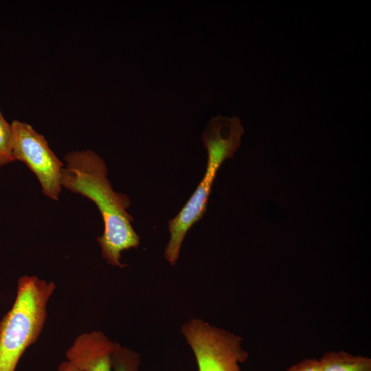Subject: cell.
Masks as SVG:
<instances>
[{"label": "cell", "mask_w": 371, "mask_h": 371, "mask_svg": "<svg viewBox=\"0 0 371 371\" xmlns=\"http://www.w3.org/2000/svg\"><path fill=\"white\" fill-rule=\"evenodd\" d=\"M243 133L240 121L235 116L218 115L207 122L201 136L207 153L205 175L183 207L168 222L170 239L164 256L171 265L177 264L187 232L203 218L216 172L225 159L234 157Z\"/></svg>", "instance_id": "obj_2"}, {"label": "cell", "mask_w": 371, "mask_h": 371, "mask_svg": "<svg viewBox=\"0 0 371 371\" xmlns=\"http://www.w3.org/2000/svg\"><path fill=\"white\" fill-rule=\"evenodd\" d=\"M15 161L12 155V130L0 108V168Z\"/></svg>", "instance_id": "obj_9"}, {"label": "cell", "mask_w": 371, "mask_h": 371, "mask_svg": "<svg viewBox=\"0 0 371 371\" xmlns=\"http://www.w3.org/2000/svg\"><path fill=\"white\" fill-rule=\"evenodd\" d=\"M114 342L102 331L79 335L66 352V359L79 371H113Z\"/></svg>", "instance_id": "obj_6"}, {"label": "cell", "mask_w": 371, "mask_h": 371, "mask_svg": "<svg viewBox=\"0 0 371 371\" xmlns=\"http://www.w3.org/2000/svg\"><path fill=\"white\" fill-rule=\"evenodd\" d=\"M64 159L62 186L95 203L104 223L103 234L97 238L102 258L109 265L124 267L120 262L121 253L139 244L132 226L133 218L127 212L131 205L128 197L113 190L104 160L93 151H72Z\"/></svg>", "instance_id": "obj_1"}, {"label": "cell", "mask_w": 371, "mask_h": 371, "mask_svg": "<svg viewBox=\"0 0 371 371\" xmlns=\"http://www.w3.org/2000/svg\"><path fill=\"white\" fill-rule=\"evenodd\" d=\"M58 371H79L74 367L69 362L65 361L61 362L58 367Z\"/></svg>", "instance_id": "obj_11"}, {"label": "cell", "mask_w": 371, "mask_h": 371, "mask_svg": "<svg viewBox=\"0 0 371 371\" xmlns=\"http://www.w3.org/2000/svg\"><path fill=\"white\" fill-rule=\"evenodd\" d=\"M319 361L320 371H371V358L344 350L326 352Z\"/></svg>", "instance_id": "obj_7"}, {"label": "cell", "mask_w": 371, "mask_h": 371, "mask_svg": "<svg viewBox=\"0 0 371 371\" xmlns=\"http://www.w3.org/2000/svg\"><path fill=\"white\" fill-rule=\"evenodd\" d=\"M56 288L53 281L35 276L19 278L14 304L0 321V371H15L27 348L37 341Z\"/></svg>", "instance_id": "obj_3"}, {"label": "cell", "mask_w": 371, "mask_h": 371, "mask_svg": "<svg viewBox=\"0 0 371 371\" xmlns=\"http://www.w3.org/2000/svg\"><path fill=\"white\" fill-rule=\"evenodd\" d=\"M286 371H320L319 361L317 359H305L292 365Z\"/></svg>", "instance_id": "obj_10"}, {"label": "cell", "mask_w": 371, "mask_h": 371, "mask_svg": "<svg viewBox=\"0 0 371 371\" xmlns=\"http://www.w3.org/2000/svg\"><path fill=\"white\" fill-rule=\"evenodd\" d=\"M11 126L14 159L23 162L34 173L45 195L57 201L62 188L63 162L45 137L30 124L14 120Z\"/></svg>", "instance_id": "obj_5"}, {"label": "cell", "mask_w": 371, "mask_h": 371, "mask_svg": "<svg viewBox=\"0 0 371 371\" xmlns=\"http://www.w3.org/2000/svg\"><path fill=\"white\" fill-rule=\"evenodd\" d=\"M111 359L113 371H139L140 355L117 342L113 344Z\"/></svg>", "instance_id": "obj_8"}, {"label": "cell", "mask_w": 371, "mask_h": 371, "mask_svg": "<svg viewBox=\"0 0 371 371\" xmlns=\"http://www.w3.org/2000/svg\"><path fill=\"white\" fill-rule=\"evenodd\" d=\"M181 332L191 348L199 371H242L249 353L243 338L196 318L184 323Z\"/></svg>", "instance_id": "obj_4"}]
</instances>
